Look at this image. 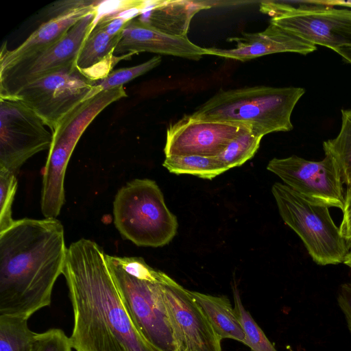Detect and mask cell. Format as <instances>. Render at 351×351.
Returning a JSON list of instances; mask_svg holds the SVG:
<instances>
[{"label":"cell","instance_id":"9","mask_svg":"<svg viewBox=\"0 0 351 351\" xmlns=\"http://www.w3.org/2000/svg\"><path fill=\"white\" fill-rule=\"evenodd\" d=\"M260 10L278 25L302 39L335 51L351 44V10L321 5L298 8L273 1L261 3Z\"/></svg>","mask_w":351,"mask_h":351},{"label":"cell","instance_id":"12","mask_svg":"<svg viewBox=\"0 0 351 351\" xmlns=\"http://www.w3.org/2000/svg\"><path fill=\"white\" fill-rule=\"evenodd\" d=\"M267 169L308 200L343 210V182L337 165L330 156L325 154L320 161L308 160L295 155L274 158L269 162Z\"/></svg>","mask_w":351,"mask_h":351},{"label":"cell","instance_id":"5","mask_svg":"<svg viewBox=\"0 0 351 351\" xmlns=\"http://www.w3.org/2000/svg\"><path fill=\"white\" fill-rule=\"evenodd\" d=\"M113 217L119 233L138 246H164L178 228L160 189L148 178L134 179L119 189L113 202Z\"/></svg>","mask_w":351,"mask_h":351},{"label":"cell","instance_id":"7","mask_svg":"<svg viewBox=\"0 0 351 351\" xmlns=\"http://www.w3.org/2000/svg\"><path fill=\"white\" fill-rule=\"evenodd\" d=\"M271 193L281 218L299 236L315 263H343L349 248L328 207L308 200L282 183L275 182Z\"/></svg>","mask_w":351,"mask_h":351},{"label":"cell","instance_id":"4","mask_svg":"<svg viewBox=\"0 0 351 351\" xmlns=\"http://www.w3.org/2000/svg\"><path fill=\"white\" fill-rule=\"evenodd\" d=\"M304 93V88L293 86L221 89L189 116L197 120L243 124L263 137L293 130L291 114Z\"/></svg>","mask_w":351,"mask_h":351},{"label":"cell","instance_id":"27","mask_svg":"<svg viewBox=\"0 0 351 351\" xmlns=\"http://www.w3.org/2000/svg\"><path fill=\"white\" fill-rule=\"evenodd\" d=\"M16 173L0 167V232L10 228L15 220L12 206L17 190Z\"/></svg>","mask_w":351,"mask_h":351},{"label":"cell","instance_id":"10","mask_svg":"<svg viewBox=\"0 0 351 351\" xmlns=\"http://www.w3.org/2000/svg\"><path fill=\"white\" fill-rule=\"evenodd\" d=\"M97 11L73 25L58 41L0 67V96L14 97L25 86L75 63L86 36L94 27Z\"/></svg>","mask_w":351,"mask_h":351},{"label":"cell","instance_id":"18","mask_svg":"<svg viewBox=\"0 0 351 351\" xmlns=\"http://www.w3.org/2000/svg\"><path fill=\"white\" fill-rule=\"evenodd\" d=\"M211 6L205 1H155L139 19L166 34L185 36L193 16Z\"/></svg>","mask_w":351,"mask_h":351},{"label":"cell","instance_id":"15","mask_svg":"<svg viewBox=\"0 0 351 351\" xmlns=\"http://www.w3.org/2000/svg\"><path fill=\"white\" fill-rule=\"evenodd\" d=\"M100 1L71 0L54 3L51 17L36 29L23 43L13 50L6 44L1 47L0 67H3L29 53L48 47L60 40L67 32L87 14L96 10Z\"/></svg>","mask_w":351,"mask_h":351},{"label":"cell","instance_id":"19","mask_svg":"<svg viewBox=\"0 0 351 351\" xmlns=\"http://www.w3.org/2000/svg\"><path fill=\"white\" fill-rule=\"evenodd\" d=\"M121 33L111 36L104 25L97 22L84 41L75 61L77 67L84 73L96 68L103 69L108 75L110 67L121 60L130 59L134 53L113 56Z\"/></svg>","mask_w":351,"mask_h":351},{"label":"cell","instance_id":"20","mask_svg":"<svg viewBox=\"0 0 351 351\" xmlns=\"http://www.w3.org/2000/svg\"><path fill=\"white\" fill-rule=\"evenodd\" d=\"M189 291L221 339H230L243 343V328L227 297Z\"/></svg>","mask_w":351,"mask_h":351},{"label":"cell","instance_id":"28","mask_svg":"<svg viewBox=\"0 0 351 351\" xmlns=\"http://www.w3.org/2000/svg\"><path fill=\"white\" fill-rule=\"evenodd\" d=\"M70 337L60 328L36 333L30 351H73Z\"/></svg>","mask_w":351,"mask_h":351},{"label":"cell","instance_id":"30","mask_svg":"<svg viewBox=\"0 0 351 351\" xmlns=\"http://www.w3.org/2000/svg\"><path fill=\"white\" fill-rule=\"evenodd\" d=\"M337 302L346 317L348 329L351 332V283H344L341 285Z\"/></svg>","mask_w":351,"mask_h":351},{"label":"cell","instance_id":"8","mask_svg":"<svg viewBox=\"0 0 351 351\" xmlns=\"http://www.w3.org/2000/svg\"><path fill=\"white\" fill-rule=\"evenodd\" d=\"M95 82L74 63L27 84L14 97L34 110L53 132L75 107L99 93Z\"/></svg>","mask_w":351,"mask_h":351},{"label":"cell","instance_id":"1","mask_svg":"<svg viewBox=\"0 0 351 351\" xmlns=\"http://www.w3.org/2000/svg\"><path fill=\"white\" fill-rule=\"evenodd\" d=\"M62 274L73 308L70 339L75 351H160L132 321L97 243L84 238L72 243Z\"/></svg>","mask_w":351,"mask_h":351},{"label":"cell","instance_id":"26","mask_svg":"<svg viewBox=\"0 0 351 351\" xmlns=\"http://www.w3.org/2000/svg\"><path fill=\"white\" fill-rule=\"evenodd\" d=\"M161 60L160 56H156L138 65L111 71L106 77L95 80V87L101 92L123 86L124 84L158 66Z\"/></svg>","mask_w":351,"mask_h":351},{"label":"cell","instance_id":"29","mask_svg":"<svg viewBox=\"0 0 351 351\" xmlns=\"http://www.w3.org/2000/svg\"><path fill=\"white\" fill-rule=\"evenodd\" d=\"M342 213L343 217L339 228L350 249L351 247V184L347 186L345 192Z\"/></svg>","mask_w":351,"mask_h":351},{"label":"cell","instance_id":"6","mask_svg":"<svg viewBox=\"0 0 351 351\" xmlns=\"http://www.w3.org/2000/svg\"><path fill=\"white\" fill-rule=\"evenodd\" d=\"M125 97L123 86L101 91L79 104L51 132L53 141L43 173L40 199L41 211L45 218H56L64 204L66 167L81 136L103 110Z\"/></svg>","mask_w":351,"mask_h":351},{"label":"cell","instance_id":"2","mask_svg":"<svg viewBox=\"0 0 351 351\" xmlns=\"http://www.w3.org/2000/svg\"><path fill=\"white\" fill-rule=\"evenodd\" d=\"M68 247L56 218H24L0 232V315L29 317L51 305Z\"/></svg>","mask_w":351,"mask_h":351},{"label":"cell","instance_id":"14","mask_svg":"<svg viewBox=\"0 0 351 351\" xmlns=\"http://www.w3.org/2000/svg\"><path fill=\"white\" fill-rule=\"evenodd\" d=\"M249 128L228 122L197 120L184 115L167 129L164 148L170 156H218L242 130Z\"/></svg>","mask_w":351,"mask_h":351},{"label":"cell","instance_id":"22","mask_svg":"<svg viewBox=\"0 0 351 351\" xmlns=\"http://www.w3.org/2000/svg\"><path fill=\"white\" fill-rule=\"evenodd\" d=\"M324 154L337 165L343 184H351V109L341 110V125L338 135L323 143Z\"/></svg>","mask_w":351,"mask_h":351},{"label":"cell","instance_id":"23","mask_svg":"<svg viewBox=\"0 0 351 351\" xmlns=\"http://www.w3.org/2000/svg\"><path fill=\"white\" fill-rule=\"evenodd\" d=\"M28 318L0 315V351H30L36 332L28 326Z\"/></svg>","mask_w":351,"mask_h":351},{"label":"cell","instance_id":"31","mask_svg":"<svg viewBox=\"0 0 351 351\" xmlns=\"http://www.w3.org/2000/svg\"><path fill=\"white\" fill-rule=\"evenodd\" d=\"M342 58L351 64V44L338 47L335 50Z\"/></svg>","mask_w":351,"mask_h":351},{"label":"cell","instance_id":"17","mask_svg":"<svg viewBox=\"0 0 351 351\" xmlns=\"http://www.w3.org/2000/svg\"><path fill=\"white\" fill-rule=\"evenodd\" d=\"M140 52L169 55L193 60H198L206 55L204 48L192 43L187 36L168 35L139 19H133L124 26L114 54H136Z\"/></svg>","mask_w":351,"mask_h":351},{"label":"cell","instance_id":"32","mask_svg":"<svg viewBox=\"0 0 351 351\" xmlns=\"http://www.w3.org/2000/svg\"><path fill=\"white\" fill-rule=\"evenodd\" d=\"M343 263H344L348 267L351 268V247L349 249V251H348V254H346Z\"/></svg>","mask_w":351,"mask_h":351},{"label":"cell","instance_id":"3","mask_svg":"<svg viewBox=\"0 0 351 351\" xmlns=\"http://www.w3.org/2000/svg\"><path fill=\"white\" fill-rule=\"evenodd\" d=\"M106 260L128 313L144 338L160 351H179L162 287L169 276L141 257L106 254Z\"/></svg>","mask_w":351,"mask_h":351},{"label":"cell","instance_id":"21","mask_svg":"<svg viewBox=\"0 0 351 351\" xmlns=\"http://www.w3.org/2000/svg\"><path fill=\"white\" fill-rule=\"evenodd\" d=\"M170 173L189 174L212 180L228 171L216 156L199 155L170 156L162 163Z\"/></svg>","mask_w":351,"mask_h":351},{"label":"cell","instance_id":"24","mask_svg":"<svg viewBox=\"0 0 351 351\" xmlns=\"http://www.w3.org/2000/svg\"><path fill=\"white\" fill-rule=\"evenodd\" d=\"M262 138L247 128L232 139L216 157L227 170L239 167L255 155Z\"/></svg>","mask_w":351,"mask_h":351},{"label":"cell","instance_id":"25","mask_svg":"<svg viewBox=\"0 0 351 351\" xmlns=\"http://www.w3.org/2000/svg\"><path fill=\"white\" fill-rule=\"evenodd\" d=\"M234 310L243 328L245 338L243 343L251 351H277L263 330L245 309L241 302L239 292L234 290Z\"/></svg>","mask_w":351,"mask_h":351},{"label":"cell","instance_id":"16","mask_svg":"<svg viewBox=\"0 0 351 351\" xmlns=\"http://www.w3.org/2000/svg\"><path fill=\"white\" fill-rule=\"evenodd\" d=\"M234 42L233 49L204 48L206 55H213L241 62L260 56L282 52L306 55L317 49L315 45L274 24L263 32L242 33L240 37L228 38Z\"/></svg>","mask_w":351,"mask_h":351},{"label":"cell","instance_id":"11","mask_svg":"<svg viewBox=\"0 0 351 351\" xmlns=\"http://www.w3.org/2000/svg\"><path fill=\"white\" fill-rule=\"evenodd\" d=\"M46 126L16 97L0 96V167L16 173L32 156L49 149L53 134Z\"/></svg>","mask_w":351,"mask_h":351},{"label":"cell","instance_id":"13","mask_svg":"<svg viewBox=\"0 0 351 351\" xmlns=\"http://www.w3.org/2000/svg\"><path fill=\"white\" fill-rule=\"evenodd\" d=\"M179 351H221V339L186 289L171 277L162 282Z\"/></svg>","mask_w":351,"mask_h":351}]
</instances>
